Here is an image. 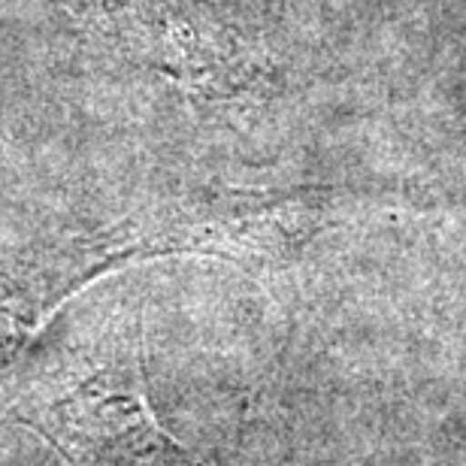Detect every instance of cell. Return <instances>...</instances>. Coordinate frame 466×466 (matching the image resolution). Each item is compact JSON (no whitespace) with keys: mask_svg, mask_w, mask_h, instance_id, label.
<instances>
[{"mask_svg":"<svg viewBox=\"0 0 466 466\" xmlns=\"http://www.w3.org/2000/svg\"><path fill=\"white\" fill-rule=\"evenodd\" d=\"M18 418L70 466H194L157 421L134 354H109L61 379Z\"/></svg>","mask_w":466,"mask_h":466,"instance_id":"obj_1","label":"cell"}]
</instances>
